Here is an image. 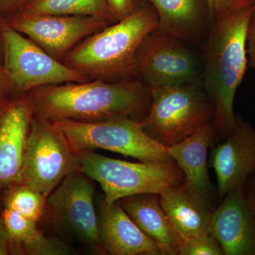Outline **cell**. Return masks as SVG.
Listing matches in <instances>:
<instances>
[{"label": "cell", "mask_w": 255, "mask_h": 255, "mask_svg": "<svg viewBox=\"0 0 255 255\" xmlns=\"http://www.w3.org/2000/svg\"><path fill=\"white\" fill-rule=\"evenodd\" d=\"M93 179L80 170L69 174L47 197L44 215L65 237L106 255L99 233Z\"/></svg>", "instance_id": "ba28073f"}, {"label": "cell", "mask_w": 255, "mask_h": 255, "mask_svg": "<svg viewBox=\"0 0 255 255\" xmlns=\"http://www.w3.org/2000/svg\"><path fill=\"white\" fill-rule=\"evenodd\" d=\"M6 23L59 60L87 37L112 24L107 20L90 16L21 12Z\"/></svg>", "instance_id": "8fae6325"}, {"label": "cell", "mask_w": 255, "mask_h": 255, "mask_svg": "<svg viewBox=\"0 0 255 255\" xmlns=\"http://www.w3.org/2000/svg\"><path fill=\"white\" fill-rule=\"evenodd\" d=\"M79 170L98 183L105 194L102 206L140 194H161L184 180L175 161L130 162L111 158L94 151L78 152Z\"/></svg>", "instance_id": "5b68a950"}, {"label": "cell", "mask_w": 255, "mask_h": 255, "mask_svg": "<svg viewBox=\"0 0 255 255\" xmlns=\"http://www.w3.org/2000/svg\"><path fill=\"white\" fill-rule=\"evenodd\" d=\"M253 15H255V0H253Z\"/></svg>", "instance_id": "d6a6232c"}, {"label": "cell", "mask_w": 255, "mask_h": 255, "mask_svg": "<svg viewBox=\"0 0 255 255\" xmlns=\"http://www.w3.org/2000/svg\"><path fill=\"white\" fill-rule=\"evenodd\" d=\"M89 81L47 85L29 92L35 114L50 122L118 118L140 122L148 112L151 90L139 79Z\"/></svg>", "instance_id": "6da1fadb"}, {"label": "cell", "mask_w": 255, "mask_h": 255, "mask_svg": "<svg viewBox=\"0 0 255 255\" xmlns=\"http://www.w3.org/2000/svg\"><path fill=\"white\" fill-rule=\"evenodd\" d=\"M211 153V166L218 182L220 199L233 188L246 184L255 172V129L237 117L236 128Z\"/></svg>", "instance_id": "5bb4252c"}, {"label": "cell", "mask_w": 255, "mask_h": 255, "mask_svg": "<svg viewBox=\"0 0 255 255\" xmlns=\"http://www.w3.org/2000/svg\"><path fill=\"white\" fill-rule=\"evenodd\" d=\"M214 117V105L199 81L152 89L150 108L140 122L148 136L167 147L213 124Z\"/></svg>", "instance_id": "277c9868"}, {"label": "cell", "mask_w": 255, "mask_h": 255, "mask_svg": "<svg viewBox=\"0 0 255 255\" xmlns=\"http://www.w3.org/2000/svg\"><path fill=\"white\" fill-rule=\"evenodd\" d=\"M158 17L150 4L138 1L130 14L77 45L64 63L90 80L119 82L137 78L136 53Z\"/></svg>", "instance_id": "3957f363"}, {"label": "cell", "mask_w": 255, "mask_h": 255, "mask_svg": "<svg viewBox=\"0 0 255 255\" xmlns=\"http://www.w3.org/2000/svg\"><path fill=\"white\" fill-rule=\"evenodd\" d=\"M179 255H223L222 249L211 234L183 241Z\"/></svg>", "instance_id": "603a6c76"}, {"label": "cell", "mask_w": 255, "mask_h": 255, "mask_svg": "<svg viewBox=\"0 0 255 255\" xmlns=\"http://www.w3.org/2000/svg\"><path fill=\"white\" fill-rule=\"evenodd\" d=\"M21 12L27 14L90 16L117 22L106 0H28Z\"/></svg>", "instance_id": "44dd1931"}, {"label": "cell", "mask_w": 255, "mask_h": 255, "mask_svg": "<svg viewBox=\"0 0 255 255\" xmlns=\"http://www.w3.org/2000/svg\"><path fill=\"white\" fill-rule=\"evenodd\" d=\"M185 42L154 30L136 53V75L149 89L201 81L202 61Z\"/></svg>", "instance_id": "30bf717a"}, {"label": "cell", "mask_w": 255, "mask_h": 255, "mask_svg": "<svg viewBox=\"0 0 255 255\" xmlns=\"http://www.w3.org/2000/svg\"><path fill=\"white\" fill-rule=\"evenodd\" d=\"M6 190L4 207L37 223L43 219L47 198L41 192L23 184H14Z\"/></svg>", "instance_id": "7402d4cb"}, {"label": "cell", "mask_w": 255, "mask_h": 255, "mask_svg": "<svg viewBox=\"0 0 255 255\" xmlns=\"http://www.w3.org/2000/svg\"><path fill=\"white\" fill-rule=\"evenodd\" d=\"M216 134L214 124H211L182 141L167 147L169 155L184 174L182 187L211 208L212 188L208 173L207 155Z\"/></svg>", "instance_id": "9a60e30c"}, {"label": "cell", "mask_w": 255, "mask_h": 255, "mask_svg": "<svg viewBox=\"0 0 255 255\" xmlns=\"http://www.w3.org/2000/svg\"><path fill=\"white\" fill-rule=\"evenodd\" d=\"M246 189L252 206L255 210V172H253L246 181Z\"/></svg>", "instance_id": "f1b7e54d"}, {"label": "cell", "mask_w": 255, "mask_h": 255, "mask_svg": "<svg viewBox=\"0 0 255 255\" xmlns=\"http://www.w3.org/2000/svg\"><path fill=\"white\" fill-rule=\"evenodd\" d=\"M28 0H0V12L12 11L21 7Z\"/></svg>", "instance_id": "83f0119b"}, {"label": "cell", "mask_w": 255, "mask_h": 255, "mask_svg": "<svg viewBox=\"0 0 255 255\" xmlns=\"http://www.w3.org/2000/svg\"><path fill=\"white\" fill-rule=\"evenodd\" d=\"M1 219L10 238L11 253L27 255H67L73 251L67 242L56 236H46L38 223L4 207Z\"/></svg>", "instance_id": "ffe728a7"}, {"label": "cell", "mask_w": 255, "mask_h": 255, "mask_svg": "<svg viewBox=\"0 0 255 255\" xmlns=\"http://www.w3.org/2000/svg\"><path fill=\"white\" fill-rule=\"evenodd\" d=\"M114 17L122 19L133 11L139 0H106Z\"/></svg>", "instance_id": "d4e9b609"}, {"label": "cell", "mask_w": 255, "mask_h": 255, "mask_svg": "<svg viewBox=\"0 0 255 255\" xmlns=\"http://www.w3.org/2000/svg\"><path fill=\"white\" fill-rule=\"evenodd\" d=\"M117 202L135 224L158 245L163 255H178L183 241L166 214L159 194H136L122 198Z\"/></svg>", "instance_id": "ac0fdd59"}, {"label": "cell", "mask_w": 255, "mask_h": 255, "mask_svg": "<svg viewBox=\"0 0 255 255\" xmlns=\"http://www.w3.org/2000/svg\"><path fill=\"white\" fill-rule=\"evenodd\" d=\"M253 4L214 18L203 48L201 81L214 107L213 124L223 138L236 128L233 105L248 66L247 32Z\"/></svg>", "instance_id": "7a4b0ae2"}, {"label": "cell", "mask_w": 255, "mask_h": 255, "mask_svg": "<svg viewBox=\"0 0 255 255\" xmlns=\"http://www.w3.org/2000/svg\"><path fill=\"white\" fill-rule=\"evenodd\" d=\"M6 81H10L9 79L5 73L4 68L0 67V97H2L1 95L6 85Z\"/></svg>", "instance_id": "f546056e"}, {"label": "cell", "mask_w": 255, "mask_h": 255, "mask_svg": "<svg viewBox=\"0 0 255 255\" xmlns=\"http://www.w3.org/2000/svg\"><path fill=\"white\" fill-rule=\"evenodd\" d=\"M79 165L78 154L63 132L35 114L17 184L29 186L47 198L67 176L79 170Z\"/></svg>", "instance_id": "52a82bcc"}, {"label": "cell", "mask_w": 255, "mask_h": 255, "mask_svg": "<svg viewBox=\"0 0 255 255\" xmlns=\"http://www.w3.org/2000/svg\"><path fill=\"white\" fill-rule=\"evenodd\" d=\"M98 219L100 241L106 255H163L158 245L135 224L118 202L102 205Z\"/></svg>", "instance_id": "2e32d148"}, {"label": "cell", "mask_w": 255, "mask_h": 255, "mask_svg": "<svg viewBox=\"0 0 255 255\" xmlns=\"http://www.w3.org/2000/svg\"><path fill=\"white\" fill-rule=\"evenodd\" d=\"M210 234L226 255H255V210L246 184L233 188L213 210Z\"/></svg>", "instance_id": "7c38bea8"}, {"label": "cell", "mask_w": 255, "mask_h": 255, "mask_svg": "<svg viewBox=\"0 0 255 255\" xmlns=\"http://www.w3.org/2000/svg\"><path fill=\"white\" fill-rule=\"evenodd\" d=\"M63 132L76 153L97 149L112 151L140 162L174 161L167 147L147 135L138 121L118 118L95 122H52Z\"/></svg>", "instance_id": "8992f818"}, {"label": "cell", "mask_w": 255, "mask_h": 255, "mask_svg": "<svg viewBox=\"0 0 255 255\" xmlns=\"http://www.w3.org/2000/svg\"><path fill=\"white\" fill-rule=\"evenodd\" d=\"M34 115L28 96L6 102L0 110V190L19 180Z\"/></svg>", "instance_id": "4fadbf2b"}, {"label": "cell", "mask_w": 255, "mask_h": 255, "mask_svg": "<svg viewBox=\"0 0 255 255\" xmlns=\"http://www.w3.org/2000/svg\"><path fill=\"white\" fill-rule=\"evenodd\" d=\"M212 21L233 10L253 4V0H206Z\"/></svg>", "instance_id": "cb8c5ba5"}, {"label": "cell", "mask_w": 255, "mask_h": 255, "mask_svg": "<svg viewBox=\"0 0 255 255\" xmlns=\"http://www.w3.org/2000/svg\"><path fill=\"white\" fill-rule=\"evenodd\" d=\"M4 68L10 82L18 90L29 92L38 87L90 79L48 54L28 37L1 21Z\"/></svg>", "instance_id": "9c48e42d"}, {"label": "cell", "mask_w": 255, "mask_h": 255, "mask_svg": "<svg viewBox=\"0 0 255 255\" xmlns=\"http://www.w3.org/2000/svg\"><path fill=\"white\" fill-rule=\"evenodd\" d=\"M11 254L9 233L0 217V255Z\"/></svg>", "instance_id": "4316f807"}, {"label": "cell", "mask_w": 255, "mask_h": 255, "mask_svg": "<svg viewBox=\"0 0 255 255\" xmlns=\"http://www.w3.org/2000/svg\"><path fill=\"white\" fill-rule=\"evenodd\" d=\"M158 17L157 29L194 43L207 34L212 17L206 0H144Z\"/></svg>", "instance_id": "e0dca14e"}, {"label": "cell", "mask_w": 255, "mask_h": 255, "mask_svg": "<svg viewBox=\"0 0 255 255\" xmlns=\"http://www.w3.org/2000/svg\"><path fill=\"white\" fill-rule=\"evenodd\" d=\"M160 201L182 241L210 234L214 209L191 195L182 184L162 193Z\"/></svg>", "instance_id": "d6986e66"}, {"label": "cell", "mask_w": 255, "mask_h": 255, "mask_svg": "<svg viewBox=\"0 0 255 255\" xmlns=\"http://www.w3.org/2000/svg\"><path fill=\"white\" fill-rule=\"evenodd\" d=\"M5 103H6V102L3 100V97H0V110H1V109L2 108V107L4 105Z\"/></svg>", "instance_id": "1f68e13d"}, {"label": "cell", "mask_w": 255, "mask_h": 255, "mask_svg": "<svg viewBox=\"0 0 255 255\" xmlns=\"http://www.w3.org/2000/svg\"><path fill=\"white\" fill-rule=\"evenodd\" d=\"M248 66L255 70V15H252L247 32Z\"/></svg>", "instance_id": "484cf974"}, {"label": "cell", "mask_w": 255, "mask_h": 255, "mask_svg": "<svg viewBox=\"0 0 255 255\" xmlns=\"http://www.w3.org/2000/svg\"><path fill=\"white\" fill-rule=\"evenodd\" d=\"M1 21L2 20L0 18V67L3 68V64H4V50H3L2 35H1Z\"/></svg>", "instance_id": "4dcf8cb0"}]
</instances>
